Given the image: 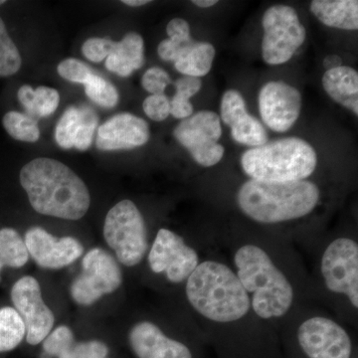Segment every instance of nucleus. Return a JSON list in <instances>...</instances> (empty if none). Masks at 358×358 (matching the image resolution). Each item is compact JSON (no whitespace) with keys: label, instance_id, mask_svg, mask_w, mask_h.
<instances>
[{"label":"nucleus","instance_id":"f257e3e1","mask_svg":"<svg viewBox=\"0 0 358 358\" xmlns=\"http://www.w3.org/2000/svg\"><path fill=\"white\" fill-rule=\"evenodd\" d=\"M20 185L35 211L65 220H79L91 204L88 187L72 169L58 160L39 157L26 164Z\"/></svg>","mask_w":358,"mask_h":358},{"label":"nucleus","instance_id":"f03ea898","mask_svg":"<svg viewBox=\"0 0 358 358\" xmlns=\"http://www.w3.org/2000/svg\"><path fill=\"white\" fill-rule=\"evenodd\" d=\"M186 296L205 319L216 322H236L248 313L249 294L228 266L216 261L200 263L186 280Z\"/></svg>","mask_w":358,"mask_h":358},{"label":"nucleus","instance_id":"7ed1b4c3","mask_svg":"<svg viewBox=\"0 0 358 358\" xmlns=\"http://www.w3.org/2000/svg\"><path fill=\"white\" fill-rule=\"evenodd\" d=\"M320 197L319 187L310 181L263 182L250 179L240 187L237 202L245 215L256 222L275 224L308 215Z\"/></svg>","mask_w":358,"mask_h":358},{"label":"nucleus","instance_id":"20e7f679","mask_svg":"<svg viewBox=\"0 0 358 358\" xmlns=\"http://www.w3.org/2000/svg\"><path fill=\"white\" fill-rule=\"evenodd\" d=\"M234 264L245 291L253 294L251 305L259 317L275 319L289 312L293 287L262 248L244 245L235 253Z\"/></svg>","mask_w":358,"mask_h":358},{"label":"nucleus","instance_id":"39448f33","mask_svg":"<svg viewBox=\"0 0 358 358\" xmlns=\"http://www.w3.org/2000/svg\"><path fill=\"white\" fill-rule=\"evenodd\" d=\"M315 150L299 138H280L246 150L241 166L247 176L263 182H292L310 178L317 167Z\"/></svg>","mask_w":358,"mask_h":358},{"label":"nucleus","instance_id":"423d86ee","mask_svg":"<svg viewBox=\"0 0 358 358\" xmlns=\"http://www.w3.org/2000/svg\"><path fill=\"white\" fill-rule=\"evenodd\" d=\"M103 238L122 265L134 267L143 261L148 248L147 226L133 201L122 200L110 209Z\"/></svg>","mask_w":358,"mask_h":358},{"label":"nucleus","instance_id":"0eeeda50","mask_svg":"<svg viewBox=\"0 0 358 358\" xmlns=\"http://www.w3.org/2000/svg\"><path fill=\"white\" fill-rule=\"evenodd\" d=\"M262 23L264 60L268 65L288 62L307 37L296 10L282 4L270 7L264 13Z\"/></svg>","mask_w":358,"mask_h":358},{"label":"nucleus","instance_id":"6e6552de","mask_svg":"<svg viewBox=\"0 0 358 358\" xmlns=\"http://www.w3.org/2000/svg\"><path fill=\"white\" fill-rule=\"evenodd\" d=\"M82 272L71 285L73 301L80 306H91L105 294L121 287L122 273L114 257L102 248L87 252L82 260Z\"/></svg>","mask_w":358,"mask_h":358},{"label":"nucleus","instance_id":"1a4fd4ad","mask_svg":"<svg viewBox=\"0 0 358 358\" xmlns=\"http://www.w3.org/2000/svg\"><path fill=\"white\" fill-rule=\"evenodd\" d=\"M173 136L199 166H214L222 159L225 148L218 143L222 128L220 117L216 113L200 110L190 115L179 122Z\"/></svg>","mask_w":358,"mask_h":358},{"label":"nucleus","instance_id":"9d476101","mask_svg":"<svg viewBox=\"0 0 358 358\" xmlns=\"http://www.w3.org/2000/svg\"><path fill=\"white\" fill-rule=\"evenodd\" d=\"M327 288L348 296L358 308V245L350 238H338L327 246L322 258Z\"/></svg>","mask_w":358,"mask_h":358},{"label":"nucleus","instance_id":"9b49d317","mask_svg":"<svg viewBox=\"0 0 358 358\" xmlns=\"http://www.w3.org/2000/svg\"><path fill=\"white\" fill-rule=\"evenodd\" d=\"M11 301L24 322L26 341L30 345L43 343L53 329L55 315L45 303L39 282L32 275H24L11 288Z\"/></svg>","mask_w":358,"mask_h":358},{"label":"nucleus","instance_id":"f8f14e48","mask_svg":"<svg viewBox=\"0 0 358 358\" xmlns=\"http://www.w3.org/2000/svg\"><path fill=\"white\" fill-rule=\"evenodd\" d=\"M148 264L155 274L164 273L169 282L180 284L199 265V258L197 252L188 246L182 237L162 228L148 254Z\"/></svg>","mask_w":358,"mask_h":358},{"label":"nucleus","instance_id":"ddd939ff","mask_svg":"<svg viewBox=\"0 0 358 358\" xmlns=\"http://www.w3.org/2000/svg\"><path fill=\"white\" fill-rule=\"evenodd\" d=\"M298 341L308 358H350L352 343L343 327L322 317H310L298 329Z\"/></svg>","mask_w":358,"mask_h":358},{"label":"nucleus","instance_id":"4468645a","mask_svg":"<svg viewBox=\"0 0 358 358\" xmlns=\"http://www.w3.org/2000/svg\"><path fill=\"white\" fill-rule=\"evenodd\" d=\"M301 108L300 92L284 82H268L259 94L263 122L278 133H285L294 126L300 117Z\"/></svg>","mask_w":358,"mask_h":358},{"label":"nucleus","instance_id":"2eb2a0df","mask_svg":"<svg viewBox=\"0 0 358 358\" xmlns=\"http://www.w3.org/2000/svg\"><path fill=\"white\" fill-rule=\"evenodd\" d=\"M24 243L29 257L44 268L58 270L67 267L84 253V247L76 238H57L41 227L26 231Z\"/></svg>","mask_w":358,"mask_h":358},{"label":"nucleus","instance_id":"dca6fc26","mask_svg":"<svg viewBox=\"0 0 358 358\" xmlns=\"http://www.w3.org/2000/svg\"><path fill=\"white\" fill-rule=\"evenodd\" d=\"M221 119L231 128L233 140L248 147H261L268 134L261 122L247 112L244 98L237 90H228L221 100Z\"/></svg>","mask_w":358,"mask_h":358},{"label":"nucleus","instance_id":"f3484780","mask_svg":"<svg viewBox=\"0 0 358 358\" xmlns=\"http://www.w3.org/2000/svg\"><path fill=\"white\" fill-rule=\"evenodd\" d=\"M150 140L148 122L136 115L124 113L110 117L98 129L96 148L103 152L133 150Z\"/></svg>","mask_w":358,"mask_h":358},{"label":"nucleus","instance_id":"a211bd4d","mask_svg":"<svg viewBox=\"0 0 358 358\" xmlns=\"http://www.w3.org/2000/svg\"><path fill=\"white\" fill-rule=\"evenodd\" d=\"M129 343L138 358H193L187 346L167 338L157 324L150 322L134 324L129 331Z\"/></svg>","mask_w":358,"mask_h":358},{"label":"nucleus","instance_id":"6ab92c4d","mask_svg":"<svg viewBox=\"0 0 358 358\" xmlns=\"http://www.w3.org/2000/svg\"><path fill=\"white\" fill-rule=\"evenodd\" d=\"M41 358H106L109 348L101 341H75L72 329L59 326L43 341Z\"/></svg>","mask_w":358,"mask_h":358},{"label":"nucleus","instance_id":"aec40b11","mask_svg":"<svg viewBox=\"0 0 358 358\" xmlns=\"http://www.w3.org/2000/svg\"><path fill=\"white\" fill-rule=\"evenodd\" d=\"M145 64V43L138 33H129L106 59V68L121 77H128Z\"/></svg>","mask_w":358,"mask_h":358},{"label":"nucleus","instance_id":"412c9836","mask_svg":"<svg viewBox=\"0 0 358 358\" xmlns=\"http://www.w3.org/2000/svg\"><path fill=\"white\" fill-rule=\"evenodd\" d=\"M322 86L334 101L358 115L357 71L348 66L327 70L322 77Z\"/></svg>","mask_w":358,"mask_h":358},{"label":"nucleus","instance_id":"4be33fe9","mask_svg":"<svg viewBox=\"0 0 358 358\" xmlns=\"http://www.w3.org/2000/svg\"><path fill=\"white\" fill-rule=\"evenodd\" d=\"M310 10L320 22L329 27L357 30V0H315L310 3Z\"/></svg>","mask_w":358,"mask_h":358},{"label":"nucleus","instance_id":"5701e85b","mask_svg":"<svg viewBox=\"0 0 358 358\" xmlns=\"http://www.w3.org/2000/svg\"><path fill=\"white\" fill-rule=\"evenodd\" d=\"M215 54V48L211 43L190 40L179 50L174 67L185 76H205L210 72Z\"/></svg>","mask_w":358,"mask_h":358},{"label":"nucleus","instance_id":"b1692460","mask_svg":"<svg viewBox=\"0 0 358 358\" xmlns=\"http://www.w3.org/2000/svg\"><path fill=\"white\" fill-rule=\"evenodd\" d=\"M24 239L10 227L0 229V272L4 267L22 268L29 261Z\"/></svg>","mask_w":358,"mask_h":358},{"label":"nucleus","instance_id":"393cba45","mask_svg":"<svg viewBox=\"0 0 358 358\" xmlns=\"http://www.w3.org/2000/svg\"><path fill=\"white\" fill-rule=\"evenodd\" d=\"M25 338V326L13 307L0 308V352L15 350Z\"/></svg>","mask_w":358,"mask_h":358},{"label":"nucleus","instance_id":"a878e982","mask_svg":"<svg viewBox=\"0 0 358 358\" xmlns=\"http://www.w3.org/2000/svg\"><path fill=\"white\" fill-rule=\"evenodd\" d=\"M2 124L9 136L15 140L35 143L39 140L40 129L37 122L28 115L11 110L2 119Z\"/></svg>","mask_w":358,"mask_h":358},{"label":"nucleus","instance_id":"bb28decb","mask_svg":"<svg viewBox=\"0 0 358 358\" xmlns=\"http://www.w3.org/2000/svg\"><path fill=\"white\" fill-rule=\"evenodd\" d=\"M21 63L20 51L0 17V77L13 76L20 71Z\"/></svg>","mask_w":358,"mask_h":358},{"label":"nucleus","instance_id":"cd10ccee","mask_svg":"<svg viewBox=\"0 0 358 358\" xmlns=\"http://www.w3.org/2000/svg\"><path fill=\"white\" fill-rule=\"evenodd\" d=\"M85 92L90 100L103 108H114L119 102V93L114 85L103 77L93 74L84 84Z\"/></svg>","mask_w":358,"mask_h":358},{"label":"nucleus","instance_id":"c85d7f7f","mask_svg":"<svg viewBox=\"0 0 358 358\" xmlns=\"http://www.w3.org/2000/svg\"><path fill=\"white\" fill-rule=\"evenodd\" d=\"M79 108L69 107L60 117L56 126L55 140L64 150L74 148V140L79 126Z\"/></svg>","mask_w":358,"mask_h":358},{"label":"nucleus","instance_id":"c756f323","mask_svg":"<svg viewBox=\"0 0 358 358\" xmlns=\"http://www.w3.org/2000/svg\"><path fill=\"white\" fill-rule=\"evenodd\" d=\"M79 112L80 121L75 136L74 148L79 150H87L91 147L99 119L95 110L88 106L79 108Z\"/></svg>","mask_w":358,"mask_h":358},{"label":"nucleus","instance_id":"7c9ffc66","mask_svg":"<svg viewBox=\"0 0 358 358\" xmlns=\"http://www.w3.org/2000/svg\"><path fill=\"white\" fill-rule=\"evenodd\" d=\"M60 103L57 90L41 86L34 90L32 113L30 117H45L53 114Z\"/></svg>","mask_w":358,"mask_h":358},{"label":"nucleus","instance_id":"2f4dec72","mask_svg":"<svg viewBox=\"0 0 358 358\" xmlns=\"http://www.w3.org/2000/svg\"><path fill=\"white\" fill-rule=\"evenodd\" d=\"M57 71L59 75L63 79L72 83L85 84L94 74L93 71L90 69L89 66L74 58H68L63 60L58 65Z\"/></svg>","mask_w":358,"mask_h":358},{"label":"nucleus","instance_id":"473e14b6","mask_svg":"<svg viewBox=\"0 0 358 358\" xmlns=\"http://www.w3.org/2000/svg\"><path fill=\"white\" fill-rule=\"evenodd\" d=\"M115 42L110 39L92 37L82 46L85 57L92 62H102L106 60L114 49Z\"/></svg>","mask_w":358,"mask_h":358},{"label":"nucleus","instance_id":"72a5a7b5","mask_svg":"<svg viewBox=\"0 0 358 358\" xmlns=\"http://www.w3.org/2000/svg\"><path fill=\"white\" fill-rule=\"evenodd\" d=\"M143 112L155 122H162L171 115V101L164 94L150 95L143 102Z\"/></svg>","mask_w":358,"mask_h":358},{"label":"nucleus","instance_id":"f704fd0d","mask_svg":"<svg viewBox=\"0 0 358 358\" xmlns=\"http://www.w3.org/2000/svg\"><path fill=\"white\" fill-rule=\"evenodd\" d=\"M169 84L171 79L166 71L159 67H152L145 71L141 79V85L143 89L152 95L164 94V90Z\"/></svg>","mask_w":358,"mask_h":358},{"label":"nucleus","instance_id":"c9c22d12","mask_svg":"<svg viewBox=\"0 0 358 358\" xmlns=\"http://www.w3.org/2000/svg\"><path fill=\"white\" fill-rule=\"evenodd\" d=\"M174 86L176 89V96L185 100H190L192 96L196 95L201 90L202 82L200 78L183 76L179 78Z\"/></svg>","mask_w":358,"mask_h":358},{"label":"nucleus","instance_id":"e433bc0d","mask_svg":"<svg viewBox=\"0 0 358 358\" xmlns=\"http://www.w3.org/2000/svg\"><path fill=\"white\" fill-rule=\"evenodd\" d=\"M167 35L169 38L173 40V41L180 42V43H185V42L190 41L192 36H190V27L187 21L182 20V18H174V20L169 21L166 27Z\"/></svg>","mask_w":358,"mask_h":358},{"label":"nucleus","instance_id":"4c0bfd02","mask_svg":"<svg viewBox=\"0 0 358 358\" xmlns=\"http://www.w3.org/2000/svg\"><path fill=\"white\" fill-rule=\"evenodd\" d=\"M171 115L176 119L185 120L193 115V106L189 100L173 96L171 101Z\"/></svg>","mask_w":358,"mask_h":358},{"label":"nucleus","instance_id":"58836bf2","mask_svg":"<svg viewBox=\"0 0 358 358\" xmlns=\"http://www.w3.org/2000/svg\"><path fill=\"white\" fill-rule=\"evenodd\" d=\"M185 43H187V42H185ZM185 43L173 41V40L169 38L164 39V41L160 42L159 47H157V53H159V56L162 60L174 62V60L178 57L179 50H180L182 45Z\"/></svg>","mask_w":358,"mask_h":358},{"label":"nucleus","instance_id":"ea45409f","mask_svg":"<svg viewBox=\"0 0 358 358\" xmlns=\"http://www.w3.org/2000/svg\"><path fill=\"white\" fill-rule=\"evenodd\" d=\"M17 98L30 117L32 113L33 100H34V90L29 85H24L18 90Z\"/></svg>","mask_w":358,"mask_h":358},{"label":"nucleus","instance_id":"a19ab883","mask_svg":"<svg viewBox=\"0 0 358 358\" xmlns=\"http://www.w3.org/2000/svg\"><path fill=\"white\" fill-rule=\"evenodd\" d=\"M343 66V60L338 55H329L324 58V67L327 70L334 69V68L341 67Z\"/></svg>","mask_w":358,"mask_h":358},{"label":"nucleus","instance_id":"79ce46f5","mask_svg":"<svg viewBox=\"0 0 358 358\" xmlns=\"http://www.w3.org/2000/svg\"><path fill=\"white\" fill-rule=\"evenodd\" d=\"M193 4L201 7V8H208V7L214 6L218 3L217 0H193Z\"/></svg>","mask_w":358,"mask_h":358},{"label":"nucleus","instance_id":"37998d69","mask_svg":"<svg viewBox=\"0 0 358 358\" xmlns=\"http://www.w3.org/2000/svg\"><path fill=\"white\" fill-rule=\"evenodd\" d=\"M122 3L131 7H138L145 6V4L150 3V1L148 0H124Z\"/></svg>","mask_w":358,"mask_h":358},{"label":"nucleus","instance_id":"c03bdc74","mask_svg":"<svg viewBox=\"0 0 358 358\" xmlns=\"http://www.w3.org/2000/svg\"><path fill=\"white\" fill-rule=\"evenodd\" d=\"M4 2H6V1H3V0H0V6H1V4H3Z\"/></svg>","mask_w":358,"mask_h":358}]
</instances>
